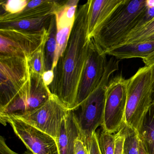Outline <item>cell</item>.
<instances>
[{"label": "cell", "mask_w": 154, "mask_h": 154, "mask_svg": "<svg viewBox=\"0 0 154 154\" xmlns=\"http://www.w3.org/2000/svg\"><path fill=\"white\" fill-rule=\"evenodd\" d=\"M89 0L76 11L66 48L54 69V78L48 87L67 110H74L79 85L88 56Z\"/></svg>", "instance_id": "6da1fadb"}, {"label": "cell", "mask_w": 154, "mask_h": 154, "mask_svg": "<svg viewBox=\"0 0 154 154\" xmlns=\"http://www.w3.org/2000/svg\"><path fill=\"white\" fill-rule=\"evenodd\" d=\"M147 10L146 0H123L92 39L104 53L121 45L132 31L142 25Z\"/></svg>", "instance_id": "7a4b0ae2"}, {"label": "cell", "mask_w": 154, "mask_h": 154, "mask_svg": "<svg viewBox=\"0 0 154 154\" xmlns=\"http://www.w3.org/2000/svg\"><path fill=\"white\" fill-rule=\"evenodd\" d=\"M119 63L118 59L113 57L109 60L100 84L81 104L78 114L74 112L81 139L85 144L97 128L103 125L107 86L111 75L119 70Z\"/></svg>", "instance_id": "3957f363"}, {"label": "cell", "mask_w": 154, "mask_h": 154, "mask_svg": "<svg viewBox=\"0 0 154 154\" xmlns=\"http://www.w3.org/2000/svg\"><path fill=\"white\" fill-rule=\"evenodd\" d=\"M152 70L140 67L128 79L124 123L139 134L143 119L152 103Z\"/></svg>", "instance_id": "277c9868"}, {"label": "cell", "mask_w": 154, "mask_h": 154, "mask_svg": "<svg viewBox=\"0 0 154 154\" xmlns=\"http://www.w3.org/2000/svg\"><path fill=\"white\" fill-rule=\"evenodd\" d=\"M42 75L30 70L29 78L26 85L15 98L0 110V121L6 125L11 117L18 118L30 114L40 108L52 97Z\"/></svg>", "instance_id": "5b68a950"}, {"label": "cell", "mask_w": 154, "mask_h": 154, "mask_svg": "<svg viewBox=\"0 0 154 154\" xmlns=\"http://www.w3.org/2000/svg\"><path fill=\"white\" fill-rule=\"evenodd\" d=\"M29 75L28 57L0 55V110L18 94Z\"/></svg>", "instance_id": "8992f818"}, {"label": "cell", "mask_w": 154, "mask_h": 154, "mask_svg": "<svg viewBox=\"0 0 154 154\" xmlns=\"http://www.w3.org/2000/svg\"><path fill=\"white\" fill-rule=\"evenodd\" d=\"M48 29L29 31L0 28V55L28 57L45 45Z\"/></svg>", "instance_id": "52a82bcc"}, {"label": "cell", "mask_w": 154, "mask_h": 154, "mask_svg": "<svg viewBox=\"0 0 154 154\" xmlns=\"http://www.w3.org/2000/svg\"><path fill=\"white\" fill-rule=\"evenodd\" d=\"M128 85V79L121 74L112 78L108 84L101 128L111 134L117 133L124 123Z\"/></svg>", "instance_id": "ba28073f"}, {"label": "cell", "mask_w": 154, "mask_h": 154, "mask_svg": "<svg viewBox=\"0 0 154 154\" xmlns=\"http://www.w3.org/2000/svg\"><path fill=\"white\" fill-rule=\"evenodd\" d=\"M106 56L94 40L90 39L88 56L79 85L74 110L79 108L100 84L107 66Z\"/></svg>", "instance_id": "9c48e42d"}, {"label": "cell", "mask_w": 154, "mask_h": 154, "mask_svg": "<svg viewBox=\"0 0 154 154\" xmlns=\"http://www.w3.org/2000/svg\"><path fill=\"white\" fill-rule=\"evenodd\" d=\"M68 111L52 94L45 104L34 112L17 118L44 131L56 140L63 119Z\"/></svg>", "instance_id": "30bf717a"}, {"label": "cell", "mask_w": 154, "mask_h": 154, "mask_svg": "<svg viewBox=\"0 0 154 154\" xmlns=\"http://www.w3.org/2000/svg\"><path fill=\"white\" fill-rule=\"evenodd\" d=\"M8 122L28 150L34 154H59L56 141L50 135L15 117H11Z\"/></svg>", "instance_id": "8fae6325"}, {"label": "cell", "mask_w": 154, "mask_h": 154, "mask_svg": "<svg viewBox=\"0 0 154 154\" xmlns=\"http://www.w3.org/2000/svg\"><path fill=\"white\" fill-rule=\"evenodd\" d=\"M123 0H89L88 36L89 39L111 17Z\"/></svg>", "instance_id": "7c38bea8"}, {"label": "cell", "mask_w": 154, "mask_h": 154, "mask_svg": "<svg viewBox=\"0 0 154 154\" xmlns=\"http://www.w3.org/2000/svg\"><path fill=\"white\" fill-rule=\"evenodd\" d=\"M81 137L74 111H68L63 119L56 140L59 154H75V141Z\"/></svg>", "instance_id": "4fadbf2b"}, {"label": "cell", "mask_w": 154, "mask_h": 154, "mask_svg": "<svg viewBox=\"0 0 154 154\" xmlns=\"http://www.w3.org/2000/svg\"><path fill=\"white\" fill-rule=\"evenodd\" d=\"M54 14L56 22L57 48L52 69L53 71L56 66L59 58L63 55L66 48L75 20L66 15L63 2L57 6Z\"/></svg>", "instance_id": "5bb4252c"}, {"label": "cell", "mask_w": 154, "mask_h": 154, "mask_svg": "<svg viewBox=\"0 0 154 154\" xmlns=\"http://www.w3.org/2000/svg\"><path fill=\"white\" fill-rule=\"evenodd\" d=\"M154 53V40L124 44L105 52L118 60L140 58L143 59Z\"/></svg>", "instance_id": "9a60e30c"}, {"label": "cell", "mask_w": 154, "mask_h": 154, "mask_svg": "<svg viewBox=\"0 0 154 154\" xmlns=\"http://www.w3.org/2000/svg\"><path fill=\"white\" fill-rule=\"evenodd\" d=\"M54 14L32 18L0 22V28H12L25 31H39L48 29Z\"/></svg>", "instance_id": "2e32d148"}, {"label": "cell", "mask_w": 154, "mask_h": 154, "mask_svg": "<svg viewBox=\"0 0 154 154\" xmlns=\"http://www.w3.org/2000/svg\"><path fill=\"white\" fill-rule=\"evenodd\" d=\"M57 2V1L47 0L45 4L41 6L28 10H24L17 14H11L4 12L0 16V22L38 17L54 14Z\"/></svg>", "instance_id": "e0dca14e"}, {"label": "cell", "mask_w": 154, "mask_h": 154, "mask_svg": "<svg viewBox=\"0 0 154 154\" xmlns=\"http://www.w3.org/2000/svg\"><path fill=\"white\" fill-rule=\"evenodd\" d=\"M139 135L147 154H154V101L144 117Z\"/></svg>", "instance_id": "ac0fdd59"}, {"label": "cell", "mask_w": 154, "mask_h": 154, "mask_svg": "<svg viewBox=\"0 0 154 154\" xmlns=\"http://www.w3.org/2000/svg\"><path fill=\"white\" fill-rule=\"evenodd\" d=\"M48 37L45 45L46 71L53 69L57 48V27L55 16L52 19L48 29Z\"/></svg>", "instance_id": "d6986e66"}, {"label": "cell", "mask_w": 154, "mask_h": 154, "mask_svg": "<svg viewBox=\"0 0 154 154\" xmlns=\"http://www.w3.org/2000/svg\"><path fill=\"white\" fill-rule=\"evenodd\" d=\"M154 35V17L132 31L127 36L122 45L142 42L146 38Z\"/></svg>", "instance_id": "ffe728a7"}, {"label": "cell", "mask_w": 154, "mask_h": 154, "mask_svg": "<svg viewBox=\"0 0 154 154\" xmlns=\"http://www.w3.org/2000/svg\"><path fill=\"white\" fill-rule=\"evenodd\" d=\"M123 126L125 134L123 154H139V134L124 123Z\"/></svg>", "instance_id": "44dd1931"}, {"label": "cell", "mask_w": 154, "mask_h": 154, "mask_svg": "<svg viewBox=\"0 0 154 154\" xmlns=\"http://www.w3.org/2000/svg\"><path fill=\"white\" fill-rule=\"evenodd\" d=\"M96 134L101 154H114V134L105 131L102 128L96 132Z\"/></svg>", "instance_id": "7402d4cb"}, {"label": "cell", "mask_w": 154, "mask_h": 154, "mask_svg": "<svg viewBox=\"0 0 154 154\" xmlns=\"http://www.w3.org/2000/svg\"><path fill=\"white\" fill-rule=\"evenodd\" d=\"M45 45L28 58L30 70L42 75L46 72Z\"/></svg>", "instance_id": "603a6c76"}, {"label": "cell", "mask_w": 154, "mask_h": 154, "mask_svg": "<svg viewBox=\"0 0 154 154\" xmlns=\"http://www.w3.org/2000/svg\"><path fill=\"white\" fill-rule=\"evenodd\" d=\"M29 0H8L1 1L0 4L6 13L16 14L25 9Z\"/></svg>", "instance_id": "cb8c5ba5"}, {"label": "cell", "mask_w": 154, "mask_h": 154, "mask_svg": "<svg viewBox=\"0 0 154 154\" xmlns=\"http://www.w3.org/2000/svg\"><path fill=\"white\" fill-rule=\"evenodd\" d=\"M123 124L121 128L114 134V154H123L125 140V131Z\"/></svg>", "instance_id": "d4e9b609"}, {"label": "cell", "mask_w": 154, "mask_h": 154, "mask_svg": "<svg viewBox=\"0 0 154 154\" xmlns=\"http://www.w3.org/2000/svg\"><path fill=\"white\" fill-rule=\"evenodd\" d=\"M85 145L88 149L89 154H102L99 147L95 131L86 141Z\"/></svg>", "instance_id": "484cf974"}, {"label": "cell", "mask_w": 154, "mask_h": 154, "mask_svg": "<svg viewBox=\"0 0 154 154\" xmlns=\"http://www.w3.org/2000/svg\"><path fill=\"white\" fill-rule=\"evenodd\" d=\"M75 154H89L86 145L80 138L77 139L75 141Z\"/></svg>", "instance_id": "4316f807"}, {"label": "cell", "mask_w": 154, "mask_h": 154, "mask_svg": "<svg viewBox=\"0 0 154 154\" xmlns=\"http://www.w3.org/2000/svg\"><path fill=\"white\" fill-rule=\"evenodd\" d=\"M43 81L47 86L49 87L53 83L54 78V73L53 70L46 71L42 75Z\"/></svg>", "instance_id": "83f0119b"}, {"label": "cell", "mask_w": 154, "mask_h": 154, "mask_svg": "<svg viewBox=\"0 0 154 154\" xmlns=\"http://www.w3.org/2000/svg\"><path fill=\"white\" fill-rule=\"evenodd\" d=\"M0 154H18L12 151L6 144L4 138L0 137Z\"/></svg>", "instance_id": "f1b7e54d"}, {"label": "cell", "mask_w": 154, "mask_h": 154, "mask_svg": "<svg viewBox=\"0 0 154 154\" xmlns=\"http://www.w3.org/2000/svg\"><path fill=\"white\" fill-rule=\"evenodd\" d=\"M143 63L146 66H151L154 64V53L146 58L142 59Z\"/></svg>", "instance_id": "f546056e"}, {"label": "cell", "mask_w": 154, "mask_h": 154, "mask_svg": "<svg viewBox=\"0 0 154 154\" xmlns=\"http://www.w3.org/2000/svg\"><path fill=\"white\" fill-rule=\"evenodd\" d=\"M152 77V102L154 101V64L151 66Z\"/></svg>", "instance_id": "4dcf8cb0"}, {"label": "cell", "mask_w": 154, "mask_h": 154, "mask_svg": "<svg viewBox=\"0 0 154 154\" xmlns=\"http://www.w3.org/2000/svg\"><path fill=\"white\" fill-rule=\"evenodd\" d=\"M139 154H147L143 145V142L140 138V141Z\"/></svg>", "instance_id": "1f68e13d"}, {"label": "cell", "mask_w": 154, "mask_h": 154, "mask_svg": "<svg viewBox=\"0 0 154 154\" xmlns=\"http://www.w3.org/2000/svg\"><path fill=\"white\" fill-rule=\"evenodd\" d=\"M152 40H154V35L146 38L143 42H145V41H152Z\"/></svg>", "instance_id": "d6a6232c"}, {"label": "cell", "mask_w": 154, "mask_h": 154, "mask_svg": "<svg viewBox=\"0 0 154 154\" xmlns=\"http://www.w3.org/2000/svg\"><path fill=\"white\" fill-rule=\"evenodd\" d=\"M22 154H35L29 150H27Z\"/></svg>", "instance_id": "836d02e7"}]
</instances>
